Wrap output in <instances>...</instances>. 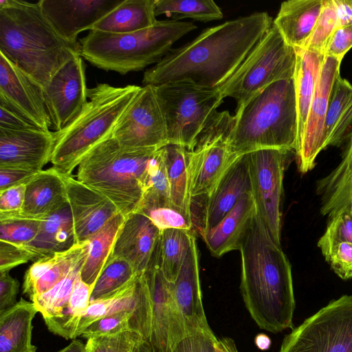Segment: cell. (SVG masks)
I'll use <instances>...</instances> for the list:
<instances>
[{"mask_svg": "<svg viewBox=\"0 0 352 352\" xmlns=\"http://www.w3.org/2000/svg\"><path fill=\"white\" fill-rule=\"evenodd\" d=\"M170 285L184 318L188 335L210 329L202 302L198 250L195 236L180 270Z\"/></svg>", "mask_w": 352, "mask_h": 352, "instance_id": "cell-22", "label": "cell"}, {"mask_svg": "<svg viewBox=\"0 0 352 352\" xmlns=\"http://www.w3.org/2000/svg\"><path fill=\"white\" fill-rule=\"evenodd\" d=\"M142 340L140 333L129 329L115 335L89 338L85 344L88 352H137Z\"/></svg>", "mask_w": 352, "mask_h": 352, "instance_id": "cell-44", "label": "cell"}, {"mask_svg": "<svg viewBox=\"0 0 352 352\" xmlns=\"http://www.w3.org/2000/svg\"><path fill=\"white\" fill-rule=\"evenodd\" d=\"M123 0H41L45 18L56 32L73 44L78 34L93 30L94 25L118 7Z\"/></svg>", "mask_w": 352, "mask_h": 352, "instance_id": "cell-18", "label": "cell"}, {"mask_svg": "<svg viewBox=\"0 0 352 352\" xmlns=\"http://www.w3.org/2000/svg\"><path fill=\"white\" fill-rule=\"evenodd\" d=\"M155 152L124 148L110 137L84 157L77 179L107 197L126 218L139 208L146 171Z\"/></svg>", "mask_w": 352, "mask_h": 352, "instance_id": "cell-7", "label": "cell"}, {"mask_svg": "<svg viewBox=\"0 0 352 352\" xmlns=\"http://www.w3.org/2000/svg\"><path fill=\"white\" fill-rule=\"evenodd\" d=\"M168 144L193 150L201 132L223 102L218 89L178 81L155 86Z\"/></svg>", "mask_w": 352, "mask_h": 352, "instance_id": "cell-9", "label": "cell"}, {"mask_svg": "<svg viewBox=\"0 0 352 352\" xmlns=\"http://www.w3.org/2000/svg\"><path fill=\"white\" fill-rule=\"evenodd\" d=\"M160 234L147 217L133 212L126 217L111 256L125 259L141 275L148 267Z\"/></svg>", "mask_w": 352, "mask_h": 352, "instance_id": "cell-23", "label": "cell"}, {"mask_svg": "<svg viewBox=\"0 0 352 352\" xmlns=\"http://www.w3.org/2000/svg\"><path fill=\"white\" fill-rule=\"evenodd\" d=\"M0 104L37 129L50 131L51 123L43 88L0 54Z\"/></svg>", "mask_w": 352, "mask_h": 352, "instance_id": "cell-16", "label": "cell"}, {"mask_svg": "<svg viewBox=\"0 0 352 352\" xmlns=\"http://www.w3.org/2000/svg\"><path fill=\"white\" fill-rule=\"evenodd\" d=\"M125 219L119 212L88 240V252L80 270V276L89 285L93 287L102 272Z\"/></svg>", "mask_w": 352, "mask_h": 352, "instance_id": "cell-34", "label": "cell"}, {"mask_svg": "<svg viewBox=\"0 0 352 352\" xmlns=\"http://www.w3.org/2000/svg\"><path fill=\"white\" fill-rule=\"evenodd\" d=\"M196 28L191 22L170 19L126 34L91 30L80 39V54L98 68L126 74L157 64L177 40Z\"/></svg>", "mask_w": 352, "mask_h": 352, "instance_id": "cell-6", "label": "cell"}, {"mask_svg": "<svg viewBox=\"0 0 352 352\" xmlns=\"http://www.w3.org/2000/svg\"><path fill=\"white\" fill-rule=\"evenodd\" d=\"M342 208H345L352 214V195L344 203V204L339 209Z\"/></svg>", "mask_w": 352, "mask_h": 352, "instance_id": "cell-60", "label": "cell"}, {"mask_svg": "<svg viewBox=\"0 0 352 352\" xmlns=\"http://www.w3.org/2000/svg\"><path fill=\"white\" fill-rule=\"evenodd\" d=\"M139 276L127 261L110 256L93 286L90 301L114 295L131 285Z\"/></svg>", "mask_w": 352, "mask_h": 352, "instance_id": "cell-37", "label": "cell"}, {"mask_svg": "<svg viewBox=\"0 0 352 352\" xmlns=\"http://www.w3.org/2000/svg\"><path fill=\"white\" fill-rule=\"evenodd\" d=\"M252 192L248 153L239 155L230 164L216 187L200 205L201 217L194 224L201 236L217 225L241 196ZM192 208L191 210L194 209Z\"/></svg>", "mask_w": 352, "mask_h": 352, "instance_id": "cell-19", "label": "cell"}, {"mask_svg": "<svg viewBox=\"0 0 352 352\" xmlns=\"http://www.w3.org/2000/svg\"><path fill=\"white\" fill-rule=\"evenodd\" d=\"M267 12H254L204 30L192 41L171 49L143 75L144 85L185 81L208 88L221 86L272 26Z\"/></svg>", "mask_w": 352, "mask_h": 352, "instance_id": "cell-1", "label": "cell"}, {"mask_svg": "<svg viewBox=\"0 0 352 352\" xmlns=\"http://www.w3.org/2000/svg\"><path fill=\"white\" fill-rule=\"evenodd\" d=\"M85 64L81 56L65 64L43 88L51 129L62 131L81 113L87 98Z\"/></svg>", "mask_w": 352, "mask_h": 352, "instance_id": "cell-15", "label": "cell"}, {"mask_svg": "<svg viewBox=\"0 0 352 352\" xmlns=\"http://www.w3.org/2000/svg\"><path fill=\"white\" fill-rule=\"evenodd\" d=\"M256 212L252 192H246L217 225L201 235L211 254L220 257L232 250H239Z\"/></svg>", "mask_w": 352, "mask_h": 352, "instance_id": "cell-25", "label": "cell"}, {"mask_svg": "<svg viewBox=\"0 0 352 352\" xmlns=\"http://www.w3.org/2000/svg\"><path fill=\"white\" fill-rule=\"evenodd\" d=\"M68 203L63 176L52 167L39 171L26 184L20 216L42 220Z\"/></svg>", "mask_w": 352, "mask_h": 352, "instance_id": "cell-26", "label": "cell"}, {"mask_svg": "<svg viewBox=\"0 0 352 352\" xmlns=\"http://www.w3.org/2000/svg\"><path fill=\"white\" fill-rule=\"evenodd\" d=\"M140 88L99 83L87 89L88 100L79 116L63 130L54 131L52 168L63 176L71 175L91 149L111 137L116 124Z\"/></svg>", "mask_w": 352, "mask_h": 352, "instance_id": "cell-5", "label": "cell"}, {"mask_svg": "<svg viewBox=\"0 0 352 352\" xmlns=\"http://www.w3.org/2000/svg\"><path fill=\"white\" fill-rule=\"evenodd\" d=\"M161 148L156 151L150 160L146 171L143 196L139 208L142 206L172 204Z\"/></svg>", "mask_w": 352, "mask_h": 352, "instance_id": "cell-39", "label": "cell"}, {"mask_svg": "<svg viewBox=\"0 0 352 352\" xmlns=\"http://www.w3.org/2000/svg\"><path fill=\"white\" fill-rule=\"evenodd\" d=\"M143 275L148 287L151 305L148 343L154 352H173L177 344L188 336V331L170 283L160 268L156 248Z\"/></svg>", "mask_w": 352, "mask_h": 352, "instance_id": "cell-14", "label": "cell"}, {"mask_svg": "<svg viewBox=\"0 0 352 352\" xmlns=\"http://www.w3.org/2000/svg\"><path fill=\"white\" fill-rule=\"evenodd\" d=\"M333 271L342 279L352 278V243L342 242L334 246L324 258Z\"/></svg>", "mask_w": 352, "mask_h": 352, "instance_id": "cell-47", "label": "cell"}, {"mask_svg": "<svg viewBox=\"0 0 352 352\" xmlns=\"http://www.w3.org/2000/svg\"><path fill=\"white\" fill-rule=\"evenodd\" d=\"M214 349L215 352H239L235 342L229 337L217 338Z\"/></svg>", "mask_w": 352, "mask_h": 352, "instance_id": "cell-56", "label": "cell"}, {"mask_svg": "<svg viewBox=\"0 0 352 352\" xmlns=\"http://www.w3.org/2000/svg\"><path fill=\"white\" fill-rule=\"evenodd\" d=\"M0 127L16 130L37 129L2 104H0Z\"/></svg>", "mask_w": 352, "mask_h": 352, "instance_id": "cell-54", "label": "cell"}, {"mask_svg": "<svg viewBox=\"0 0 352 352\" xmlns=\"http://www.w3.org/2000/svg\"><path fill=\"white\" fill-rule=\"evenodd\" d=\"M155 14H165L174 21L192 19L202 22L223 17L220 8L212 0H155Z\"/></svg>", "mask_w": 352, "mask_h": 352, "instance_id": "cell-38", "label": "cell"}, {"mask_svg": "<svg viewBox=\"0 0 352 352\" xmlns=\"http://www.w3.org/2000/svg\"><path fill=\"white\" fill-rule=\"evenodd\" d=\"M30 261H34L35 256L25 246L0 241V272H9Z\"/></svg>", "mask_w": 352, "mask_h": 352, "instance_id": "cell-48", "label": "cell"}, {"mask_svg": "<svg viewBox=\"0 0 352 352\" xmlns=\"http://www.w3.org/2000/svg\"><path fill=\"white\" fill-rule=\"evenodd\" d=\"M77 243L88 241L119 211L107 197L72 175L63 176Z\"/></svg>", "mask_w": 352, "mask_h": 352, "instance_id": "cell-20", "label": "cell"}, {"mask_svg": "<svg viewBox=\"0 0 352 352\" xmlns=\"http://www.w3.org/2000/svg\"><path fill=\"white\" fill-rule=\"evenodd\" d=\"M278 352H352V296L330 301L293 328Z\"/></svg>", "mask_w": 352, "mask_h": 352, "instance_id": "cell-11", "label": "cell"}, {"mask_svg": "<svg viewBox=\"0 0 352 352\" xmlns=\"http://www.w3.org/2000/svg\"><path fill=\"white\" fill-rule=\"evenodd\" d=\"M131 316L132 311L130 310L111 313L92 322L81 332L80 336L87 340L115 335L129 330Z\"/></svg>", "mask_w": 352, "mask_h": 352, "instance_id": "cell-46", "label": "cell"}, {"mask_svg": "<svg viewBox=\"0 0 352 352\" xmlns=\"http://www.w3.org/2000/svg\"><path fill=\"white\" fill-rule=\"evenodd\" d=\"M337 28L352 24V0H333Z\"/></svg>", "mask_w": 352, "mask_h": 352, "instance_id": "cell-55", "label": "cell"}, {"mask_svg": "<svg viewBox=\"0 0 352 352\" xmlns=\"http://www.w3.org/2000/svg\"><path fill=\"white\" fill-rule=\"evenodd\" d=\"M155 0H123L94 27L92 30L126 34L155 25Z\"/></svg>", "mask_w": 352, "mask_h": 352, "instance_id": "cell-33", "label": "cell"}, {"mask_svg": "<svg viewBox=\"0 0 352 352\" xmlns=\"http://www.w3.org/2000/svg\"><path fill=\"white\" fill-rule=\"evenodd\" d=\"M329 218L326 230L318 241V247L324 258L337 244L352 243V214L349 210L342 208Z\"/></svg>", "mask_w": 352, "mask_h": 352, "instance_id": "cell-41", "label": "cell"}, {"mask_svg": "<svg viewBox=\"0 0 352 352\" xmlns=\"http://www.w3.org/2000/svg\"><path fill=\"white\" fill-rule=\"evenodd\" d=\"M54 142V132L50 131L0 127V167L42 170L51 161Z\"/></svg>", "mask_w": 352, "mask_h": 352, "instance_id": "cell-21", "label": "cell"}, {"mask_svg": "<svg viewBox=\"0 0 352 352\" xmlns=\"http://www.w3.org/2000/svg\"><path fill=\"white\" fill-rule=\"evenodd\" d=\"M352 130V85L339 75L332 87L324 126V146H339Z\"/></svg>", "mask_w": 352, "mask_h": 352, "instance_id": "cell-31", "label": "cell"}, {"mask_svg": "<svg viewBox=\"0 0 352 352\" xmlns=\"http://www.w3.org/2000/svg\"><path fill=\"white\" fill-rule=\"evenodd\" d=\"M228 138L241 155L265 148L295 150L298 116L294 78L274 82L236 111Z\"/></svg>", "mask_w": 352, "mask_h": 352, "instance_id": "cell-4", "label": "cell"}, {"mask_svg": "<svg viewBox=\"0 0 352 352\" xmlns=\"http://www.w3.org/2000/svg\"><path fill=\"white\" fill-rule=\"evenodd\" d=\"M41 221L19 214L0 215V241L25 245L36 236Z\"/></svg>", "mask_w": 352, "mask_h": 352, "instance_id": "cell-40", "label": "cell"}, {"mask_svg": "<svg viewBox=\"0 0 352 352\" xmlns=\"http://www.w3.org/2000/svg\"><path fill=\"white\" fill-rule=\"evenodd\" d=\"M19 283L8 272H0V313L16 302Z\"/></svg>", "mask_w": 352, "mask_h": 352, "instance_id": "cell-53", "label": "cell"}, {"mask_svg": "<svg viewBox=\"0 0 352 352\" xmlns=\"http://www.w3.org/2000/svg\"><path fill=\"white\" fill-rule=\"evenodd\" d=\"M239 250L240 289L252 318L260 329L273 333L293 329L296 302L292 266L256 212Z\"/></svg>", "mask_w": 352, "mask_h": 352, "instance_id": "cell-2", "label": "cell"}, {"mask_svg": "<svg viewBox=\"0 0 352 352\" xmlns=\"http://www.w3.org/2000/svg\"><path fill=\"white\" fill-rule=\"evenodd\" d=\"M323 0H289L281 3L273 25L294 49L302 48L321 12Z\"/></svg>", "mask_w": 352, "mask_h": 352, "instance_id": "cell-27", "label": "cell"}, {"mask_svg": "<svg viewBox=\"0 0 352 352\" xmlns=\"http://www.w3.org/2000/svg\"><path fill=\"white\" fill-rule=\"evenodd\" d=\"M80 52V43L56 32L38 1L0 0V54L43 88Z\"/></svg>", "mask_w": 352, "mask_h": 352, "instance_id": "cell-3", "label": "cell"}, {"mask_svg": "<svg viewBox=\"0 0 352 352\" xmlns=\"http://www.w3.org/2000/svg\"><path fill=\"white\" fill-rule=\"evenodd\" d=\"M194 236L192 230L182 228L161 231L156 248L157 261L164 276L170 283L176 278Z\"/></svg>", "mask_w": 352, "mask_h": 352, "instance_id": "cell-36", "label": "cell"}, {"mask_svg": "<svg viewBox=\"0 0 352 352\" xmlns=\"http://www.w3.org/2000/svg\"><path fill=\"white\" fill-rule=\"evenodd\" d=\"M337 28L333 0H323L321 12L314 30L302 48L324 54L326 45Z\"/></svg>", "mask_w": 352, "mask_h": 352, "instance_id": "cell-43", "label": "cell"}, {"mask_svg": "<svg viewBox=\"0 0 352 352\" xmlns=\"http://www.w3.org/2000/svg\"><path fill=\"white\" fill-rule=\"evenodd\" d=\"M170 190L171 204L191 216L187 171V149L178 144H168L161 148Z\"/></svg>", "mask_w": 352, "mask_h": 352, "instance_id": "cell-35", "label": "cell"}, {"mask_svg": "<svg viewBox=\"0 0 352 352\" xmlns=\"http://www.w3.org/2000/svg\"><path fill=\"white\" fill-rule=\"evenodd\" d=\"M341 60L324 58L314 98L309 110L305 131L295 150L298 170L307 173L316 165L318 154L324 148V126L332 87L340 75Z\"/></svg>", "mask_w": 352, "mask_h": 352, "instance_id": "cell-17", "label": "cell"}, {"mask_svg": "<svg viewBox=\"0 0 352 352\" xmlns=\"http://www.w3.org/2000/svg\"><path fill=\"white\" fill-rule=\"evenodd\" d=\"M137 352H154L150 344L146 342L144 340H142L139 344Z\"/></svg>", "mask_w": 352, "mask_h": 352, "instance_id": "cell-59", "label": "cell"}, {"mask_svg": "<svg viewBox=\"0 0 352 352\" xmlns=\"http://www.w3.org/2000/svg\"><path fill=\"white\" fill-rule=\"evenodd\" d=\"M295 50L296 64L294 81L298 116L296 150L302 138L309 110L325 56L324 54L314 51L300 48Z\"/></svg>", "mask_w": 352, "mask_h": 352, "instance_id": "cell-30", "label": "cell"}, {"mask_svg": "<svg viewBox=\"0 0 352 352\" xmlns=\"http://www.w3.org/2000/svg\"><path fill=\"white\" fill-rule=\"evenodd\" d=\"M352 47V24L335 29L330 36L325 49V57H333L342 60L344 55Z\"/></svg>", "mask_w": 352, "mask_h": 352, "instance_id": "cell-50", "label": "cell"}, {"mask_svg": "<svg viewBox=\"0 0 352 352\" xmlns=\"http://www.w3.org/2000/svg\"><path fill=\"white\" fill-rule=\"evenodd\" d=\"M216 339L211 329L199 331L182 339L173 352H215Z\"/></svg>", "mask_w": 352, "mask_h": 352, "instance_id": "cell-49", "label": "cell"}, {"mask_svg": "<svg viewBox=\"0 0 352 352\" xmlns=\"http://www.w3.org/2000/svg\"><path fill=\"white\" fill-rule=\"evenodd\" d=\"M137 212L147 217L161 231L169 228L193 230L192 218L173 204L142 206Z\"/></svg>", "mask_w": 352, "mask_h": 352, "instance_id": "cell-42", "label": "cell"}, {"mask_svg": "<svg viewBox=\"0 0 352 352\" xmlns=\"http://www.w3.org/2000/svg\"><path fill=\"white\" fill-rule=\"evenodd\" d=\"M296 64V50L285 42L272 25L218 89L223 99H235L236 112L274 82L293 79Z\"/></svg>", "mask_w": 352, "mask_h": 352, "instance_id": "cell-8", "label": "cell"}, {"mask_svg": "<svg viewBox=\"0 0 352 352\" xmlns=\"http://www.w3.org/2000/svg\"><path fill=\"white\" fill-rule=\"evenodd\" d=\"M234 116L217 111L199 135L192 151H187V171L191 209L209 196L232 162L228 138Z\"/></svg>", "mask_w": 352, "mask_h": 352, "instance_id": "cell-10", "label": "cell"}, {"mask_svg": "<svg viewBox=\"0 0 352 352\" xmlns=\"http://www.w3.org/2000/svg\"><path fill=\"white\" fill-rule=\"evenodd\" d=\"M38 312L32 302L21 298L0 313V352H36L32 321Z\"/></svg>", "mask_w": 352, "mask_h": 352, "instance_id": "cell-29", "label": "cell"}, {"mask_svg": "<svg viewBox=\"0 0 352 352\" xmlns=\"http://www.w3.org/2000/svg\"><path fill=\"white\" fill-rule=\"evenodd\" d=\"M254 343L258 349L265 351L270 347L271 340L266 334L261 333L256 336Z\"/></svg>", "mask_w": 352, "mask_h": 352, "instance_id": "cell-58", "label": "cell"}, {"mask_svg": "<svg viewBox=\"0 0 352 352\" xmlns=\"http://www.w3.org/2000/svg\"><path fill=\"white\" fill-rule=\"evenodd\" d=\"M26 184H20L0 191V215L19 214L22 209Z\"/></svg>", "mask_w": 352, "mask_h": 352, "instance_id": "cell-51", "label": "cell"}, {"mask_svg": "<svg viewBox=\"0 0 352 352\" xmlns=\"http://www.w3.org/2000/svg\"><path fill=\"white\" fill-rule=\"evenodd\" d=\"M316 193L321 199L320 212L328 217L352 195V130L341 162L329 174L318 181Z\"/></svg>", "mask_w": 352, "mask_h": 352, "instance_id": "cell-32", "label": "cell"}, {"mask_svg": "<svg viewBox=\"0 0 352 352\" xmlns=\"http://www.w3.org/2000/svg\"><path fill=\"white\" fill-rule=\"evenodd\" d=\"M69 204L42 219L34 239L25 246L35 256V261L70 249L76 244Z\"/></svg>", "mask_w": 352, "mask_h": 352, "instance_id": "cell-28", "label": "cell"}, {"mask_svg": "<svg viewBox=\"0 0 352 352\" xmlns=\"http://www.w3.org/2000/svg\"><path fill=\"white\" fill-rule=\"evenodd\" d=\"M39 171L16 166L0 167V191L14 186L26 184Z\"/></svg>", "mask_w": 352, "mask_h": 352, "instance_id": "cell-52", "label": "cell"}, {"mask_svg": "<svg viewBox=\"0 0 352 352\" xmlns=\"http://www.w3.org/2000/svg\"><path fill=\"white\" fill-rule=\"evenodd\" d=\"M93 287L85 283L78 274L69 303V320L67 324L65 339H75L76 324L86 311L89 303Z\"/></svg>", "mask_w": 352, "mask_h": 352, "instance_id": "cell-45", "label": "cell"}, {"mask_svg": "<svg viewBox=\"0 0 352 352\" xmlns=\"http://www.w3.org/2000/svg\"><path fill=\"white\" fill-rule=\"evenodd\" d=\"M294 151L265 148L248 153L252 194L256 213L280 245V202L286 164Z\"/></svg>", "mask_w": 352, "mask_h": 352, "instance_id": "cell-12", "label": "cell"}, {"mask_svg": "<svg viewBox=\"0 0 352 352\" xmlns=\"http://www.w3.org/2000/svg\"><path fill=\"white\" fill-rule=\"evenodd\" d=\"M57 352H88L86 344L80 340L74 339L67 346Z\"/></svg>", "mask_w": 352, "mask_h": 352, "instance_id": "cell-57", "label": "cell"}, {"mask_svg": "<svg viewBox=\"0 0 352 352\" xmlns=\"http://www.w3.org/2000/svg\"><path fill=\"white\" fill-rule=\"evenodd\" d=\"M88 246V241L76 243L67 250L35 261L25 273L23 294L32 300L49 291L76 267L84 263Z\"/></svg>", "mask_w": 352, "mask_h": 352, "instance_id": "cell-24", "label": "cell"}, {"mask_svg": "<svg viewBox=\"0 0 352 352\" xmlns=\"http://www.w3.org/2000/svg\"><path fill=\"white\" fill-rule=\"evenodd\" d=\"M113 138L123 148L156 151L168 144L156 87H141L116 124Z\"/></svg>", "mask_w": 352, "mask_h": 352, "instance_id": "cell-13", "label": "cell"}]
</instances>
